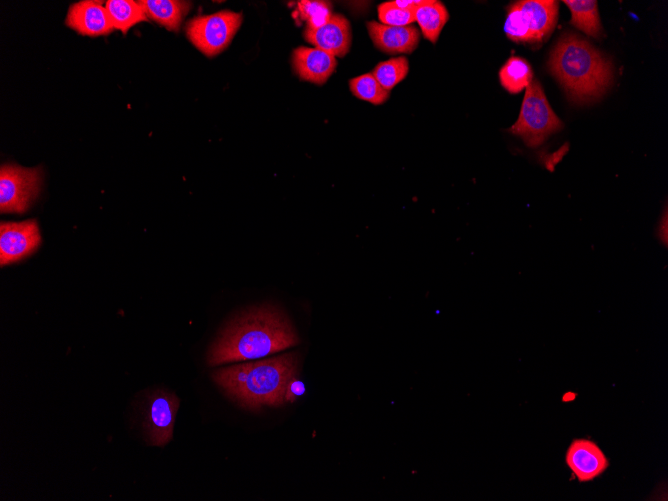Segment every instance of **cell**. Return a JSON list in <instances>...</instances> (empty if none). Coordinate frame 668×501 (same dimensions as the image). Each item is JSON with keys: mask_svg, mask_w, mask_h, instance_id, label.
I'll list each match as a JSON object with an SVG mask.
<instances>
[{"mask_svg": "<svg viewBox=\"0 0 668 501\" xmlns=\"http://www.w3.org/2000/svg\"><path fill=\"white\" fill-rule=\"evenodd\" d=\"M288 315L280 307L265 303L233 316L219 332L207 354L209 366L262 358L299 344Z\"/></svg>", "mask_w": 668, "mask_h": 501, "instance_id": "cell-1", "label": "cell"}, {"mask_svg": "<svg viewBox=\"0 0 668 501\" xmlns=\"http://www.w3.org/2000/svg\"><path fill=\"white\" fill-rule=\"evenodd\" d=\"M300 356L286 353L246 362L212 372L213 381L243 408L258 411L264 406L285 403L288 383L299 376Z\"/></svg>", "mask_w": 668, "mask_h": 501, "instance_id": "cell-2", "label": "cell"}, {"mask_svg": "<svg viewBox=\"0 0 668 501\" xmlns=\"http://www.w3.org/2000/svg\"><path fill=\"white\" fill-rule=\"evenodd\" d=\"M549 69L577 103L600 98L611 85L612 62L577 34H564L549 58Z\"/></svg>", "mask_w": 668, "mask_h": 501, "instance_id": "cell-3", "label": "cell"}, {"mask_svg": "<svg viewBox=\"0 0 668 501\" xmlns=\"http://www.w3.org/2000/svg\"><path fill=\"white\" fill-rule=\"evenodd\" d=\"M559 2L555 0H523L508 7L504 31L516 43L539 46L554 30Z\"/></svg>", "mask_w": 668, "mask_h": 501, "instance_id": "cell-4", "label": "cell"}, {"mask_svg": "<svg viewBox=\"0 0 668 501\" xmlns=\"http://www.w3.org/2000/svg\"><path fill=\"white\" fill-rule=\"evenodd\" d=\"M562 128L563 123L548 103L541 84L533 79L526 87L519 117L509 132L519 136L528 147L535 148Z\"/></svg>", "mask_w": 668, "mask_h": 501, "instance_id": "cell-5", "label": "cell"}, {"mask_svg": "<svg viewBox=\"0 0 668 501\" xmlns=\"http://www.w3.org/2000/svg\"><path fill=\"white\" fill-rule=\"evenodd\" d=\"M179 405L177 395L166 389L144 393L138 406L143 438L148 445L164 446L172 439Z\"/></svg>", "mask_w": 668, "mask_h": 501, "instance_id": "cell-6", "label": "cell"}, {"mask_svg": "<svg viewBox=\"0 0 668 501\" xmlns=\"http://www.w3.org/2000/svg\"><path fill=\"white\" fill-rule=\"evenodd\" d=\"M242 13L223 10L189 20L185 32L190 42L208 57L221 53L241 26Z\"/></svg>", "mask_w": 668, "mask_h": 501, "instance_id": "cell-7", "label": "cell"}, {"mask_svg": "<svg viewBox=\"0 0 668 501\" xmlns=\"http://www.w3.org/2000/svg\"><path fill=\"white\" fill-rule=\"evenodd\" d=\"M42 184L40 168L4 164L0 169L1 213H24L38 197Z\"/></svg>", "mask_w": 668, "mask_h": 501, "instance_id": "cell-8", "label": "cell"}, {"mask_svg": "<svg viewBox=\"0 0 668 501\" xmlns=\"http://www.w3.org/2000/svg\"><path fill=\"white\" fill-rule=\"evenodd\" d=\"M41 244L36 219L0 224V264L18 262L33 254Z\"/></svg>", "mask_w": 668, "mask_h": 501, "instance_id": "cell-9", "label": "cell"}, {"mask_svg": "<svg viewBox=\"0 0 668 501\" xmlns=\"http://www.w3.org/2000/svg\"><path fill=\"white\" fill-rule=\"evenodd\" d=\"M65 24L80 35L90 37L108 35L114 30L105 5L93 0L70 5Z\"/></svg>", "mask_w": 668, "mask_h": 501, "instance_id": "cell-10", "label": "cell"}, {"mask_svg": "<svg viewBox=\"0 0 668 501\" xmlns=\"http://www.w3.org/2000/svg\"><path fill=\"white\" fill-rule=\"evenodd\" d=\"M304 38L307 42L333 56L343 57L351 46L350 23L341 14L333 13L327 23L318 27H306Z\"/></svg>", "mask_w": 668, "mask_h": 501, "instance_id": "cell-11", "label": "cell"}, {"mask_svg": "<svg viewBox=\"0 0 668 501\" xmlns=\"http://www.w3.org/2000/svg\"><path fill=\"white\" fill-rule=\"evenodd\" d=\"M567 466L580 482H588L602 474L608 467L600 447L587 439H575L565 455Z\"/></svg>", "mask_w": 668, "mask_h": 501, "instance_id": "cell-12", "label": "cell"}, {"mask_svg": "<svg viewBox=\"0 0 668 501\" xmlns=\"http://www.w3.org/2000/svg\"><path fill=\"white\" fill-rule=\"evenodd\" d=\"M367 29L375 46L388 54L411 53L419 43V31L411 25L389 26L370 21Z\"/></svg>", "mask_w": 668, "mask_h": 501, "instance_id": "cell-13", "label": "cell"}, {"mask_svg": "<svg viewBox=\"0 0 668 501\" xmlns=\"http://www.w3.org/2000/svg\"><path fill=\"white\" fill-rule=\"evenodd\" d=\"M293 68L300 79L321 85L334 73L335 56L318 48L298 47L293 51Z\"/></svg>", "mask_w": 668, "mask_h": 501, "instance_id": "cell-14", "label": "cell"}, {"mask_svg": "<svg viewBox=\"0 0 668 501\" xmlns=\"http://www.w3.org/2000/svg\"><path fill=\"white\" fill-rule=\"evenodd\" d=\"M147 17L171 31H178L191 2L179 0H140Z\"/></svg>", "mask_w": 668, "mask_h": 501, "instance_id": "cell-15", "label": "cell"}, {"mask_svg": "<svg viewBox=\"0 0 668 501\" xmlns=\"http://www.w3.org/2000/svg\"><path fill=\"white\" fill-rule=\"evenodd\" d=\"M448 18V11L440 1L425 0L415 8V21L423 36L432 43H436Z\"/></svg>", "mask_w": 668, "mask_h": 501, "instance_id": "cell-16", "label": "cell"}, {"mask_svg": "<svg viewBox=\"0 0 668 501\" xmlns=\"http://www.w3.org/2000/svg\"><path fill=\"white\" fill-rule=\"evenodd\" d=\"M114 29L126 34L134 25L147 21L148 17L138 1L108 0L105 2Z\"/></svg>", "mask_w": 668, "mask_h": 501, "instance_id": "cell-17", "label": "cell"}, {"mask_svg": "<svg viewBox=\"0 0 668 501\" xmlns=\"http://www.w3.org/2000/svg\"><path fill=\"white\" fill-rule=\"evenodd\" d=\"M571 11V24L588 36L598 38L602 28L595 0H564Z\"/></svg>", "mask_w": 668, "mask_h": 501, "instance_id": "cell-18", "label": "cell"}, {"mask_svg": "<svg viewBox=\"0 0 668 501\" xmlns=\"http://www.w3.org/2000/svg\"><path fill=\"white\" fill-rule=\"evenodd\" d=\"M501 85L512 94L521 92L533 80V71L525 59L510 57L499 71Z\"/></svg>", "mask_w": 668, "mask_h": 501, "instance_id": "cell-19", "label": "cell"}, {"mask_svg": "<svg viewBox=\"0 0 668 501\" xmlns=\"http://www.w3.org/2000/svg\"><path fill=\"white\" fill-rule=\"evenodd\" d=\"M408 70V60L401 56L380 62L372 75L385 90L390 91L407 76Z\"/></svg>", "mask_w": 668, "mask_h": 501, "instance_id": "cell-20", "label": "cell"}, {"mask_svg": "<svg viewBox=\"0 0 668 501\" xmlns=\"http://www.w3.org/2000/svg\"><path fill=\"white\" fill-rule=\"evenodd\" d=\"M349 87L355 97L375 105L384 103L390 95L371 73L352 78Z\"/></svg>", "mask_w": 668, "mask_h": 501, "instance_id": "cell-21", "label": "cell"}, {"mask_svg": "<svg viewBox=\"0 0 668 501\" xmlns=\"http://www.w3.org/2000/svg\"><path fill=\"white\" fill-rule=\"evenodd\" d=\"M298 12L301 19L307 22L306 27L310 28L324 25L333 14L330 3L326 1H299Z\"/></svg>", "mask_w": 668, "mask_h": 501, "instance_id": "cell-22", "label": "cell"}, {"mask_svg": "<svg viewBox=\"0 0 668 501\" xmlns=\"http://www.w3.org/2000/svg\"><path fill=\"white\" fill-rule=\"evenodd\" d=\"M378 18L381 24L389 26H407L415 21V8H403L393 1L378 6Z\"/></svg>", "mask_w": 668, "mask_h": 501, "instance_id": "cell-23", "label": "cell"}, {"mask_svg": "<svg viewBox=\"0 0 668 501\" xmlns=\"http://www.w3.org/2000/svg\"><path fill=\"white\" fill-rule=\"evenodd\" d=\"M305 393V385L298 377L292 379L286 388L284 400L288 403L295 402L300 396Z\"/></svg>", "mask_w": 668, "mask_h": 501, "instance_id": "cell-24", "label": "cell"}, {"mask_svg": "<svg viewBox=\"0 0 668 501\" xmlns=\"http://www.w3.org/2000/svg\"><path fill=\"white\" fill-rule=\"evenodd\" d=\"M667 211L665 210L663 218H661L659 227H658V236L660 238V241L664 244L667 245L668 238H667Z\"/></svg>", "mask_w": 668, "mask_h": 501, "instance_id": "cell-25", "label": "cell"}]
</instances>
